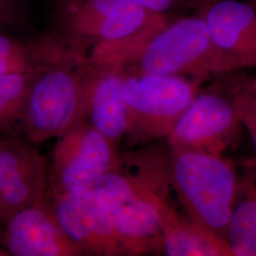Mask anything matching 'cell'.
<instances>
[{
  "mask_svg": "<svg viewBox=\"0 0 256 256\" xmlns=\"http://www.w3.org/2000/svg\"><path fill=\"white\" fill-rule=\"evenodd\" d=\"M34 74L0 75V130L22 126L24 108Z\"/></svg>",
  "mask_w": 256,
  "mask_h": 256,
  "instance_id": "17",
  "label": "cell"
},
{
  "mask_svg": "<svg viewBox=\"0 0 256 256\" xmlns=\"http://www.w3.org/2000/svg\"><path fill=\"white\" fill-rule=\"evenodd\" d=\"M130 146L167 138L204 81L196 78L122 70Z\"/></svg>",
  "mask_w": 256,
  "mask_h": 256,
  "instance_id": "5",
  "label": "cell"
},
{
  "mask_svg": "<svg viewBox=\"0 0 256 256\" xmlns=\"http://www.w3.org/2000/svg\"><path fill=\"white\" fill-rule=\"evenodd\" d=\"M122 82V70L96 68L86 62L82 80L84 120L116 149L128 131Z\"/></svg>",
  "mask_w": 256,
  "mask_h": 256,
  "instance_id": "13",
  "label": "cell"
},
{
  "mask_svg": "<svg viewBox=\"0 0 256 256\" xmlns=\"http://www.w3.org/2000/svg\"><path fill=\"white\" fill-rule=\"evenodd\" d=\"M168 172L185 216L225 240L238 188L234 164L224 156L170 150Z\"/></svg>",
  "mask_w": 256,
  "mask_h": 256,
  "instance_id": "4",
  "label": "cell"
},
{
  "mask_svg": "<svg viewBox=\"0 0 256 256\" xmlns=\"http://www.w3.org/2000/svg\"><path fill=\"white\" fill-rule=\"evenodd\" d=\"M232 86L239 119L247 129L256 151V77L232 79Z\"/></svg>",
  "mask_w": 256,
  "mask_h": 256,
  "instance_id": "18",
  "label": "cell"
},
{
  "mask_svg": "<svg viewBox=\"0 0 256 256\" xmlns=\"http://www.w3.org/2000/svg\"><path fill=\"white\" fill-rule=\"evenodd\" d=\"M46 176V160L34 147L0 142V232L12 216L45 198Z\"/></svg>",
  "mask_w": 256,
  "mask_h": 256,
  "instance_id": "10",
  "label": "cell"
},
{
  "mask_svg": "<svg viewBox=\"0 0 256 256\" xmlns=\"http://www.w3.org/2000/svg\"><path fill=\"white\" fill-rule=\"evenodd\" d=\"M156 210L166 256H232L224 239L180 214L170 200V194L156 198Z\"/></svg>",
  "mask_w": 256,
  "mask_h": 256,
  "instance_id": "14",
  "label": "cell"
},
{
  "mask_svg": "<svg viewBox=\"0 0 256 256\" xmlns=\"http://www.w3.org/2000/svg\"><path fill=\"white\" fill-rule=\"evenodd\" d=\"M140 154L135 160V173L124 174L117 168L104 174L92 187L126 256L162 252L155 196L171 186L168 160L158 152Z\"/></svg>",
  "mask_w": 256,
  "mask_h": 256,
  "instance_id": "2",
  "label": "cell"
},
{
  "mask_svg": "<svg viewBox=\"0 0 256 256\" xmlns=\"http://www.w3.org/2000/svg\"><path fill=\"white\" fill-rule=\"evenodd\" d=\"M225 240L234 256H256V158L238 172L236 192Z\"/></svg>",
  "mask_w": 256,
  "mask_h": 256,
  "instance_id": "15",
  "label": "cell"
},
{
  "mask_svg": "<svg viewBox=\"0 0 256 256\" xmlns=\"http://www.w3.org/2000/svg\"><path fill=\"white\" fill-rule=\"evenodd\" d=\"M60 43L54 37L28 42L0 32V75L36 72L54 54Z\"/></svg>",
  "mask_w": 256,
  "mask_h": 256,
  "instance_id": "16",
  "label": "cell"
},
{
  "mask_svg": "<svg viewBox=\"0 0 256 256\" xmlns=\"http://www.w3.org/2000/svg\"><path fill=\"white\" fill-rule=\"evenodd\" d=\"M64 45L34 74L21 128L28 140L41 144L61 137L84 120L82 80L86 56Z\"/></svg>",
  "mask_w": 256,
  "mask_h": 256,
  "instance_id": "3",
  "label": "cell"
},
{
  "mask_svg": "<svg viewBox=\"0 0 256 256\" xmlns=\"http://www.w3.org/2000/svg\"><path fill=\"white\" fill-rule=\"evenodd\" d=\"M52 206L66 234L84 256H126L108 212L92 189L54 192Z\"/></svg>",
  "mask_w": 256,
  "mask_h": 256,
  "instance_id": "9",
  "label": "cell"
},
{
  "mask_svg": "<svg viewBox=\"0 0 256 256\" xmlns=\"http://www.w3.org/2000/svg\"><path fill=\"white\" fill-rule=\"evenodd\" d=\"M138 6L155 14H167L168 12L178 7L184 0H130Z\"/></svg>",
  "mask_w": 256,
  "mask_h": 256,
  "instance_id": "20",
  "label": "cell"
},
{
  "mask_svg": "<svg viewBox=\"0 0 256 256\" xmlns=\"http://www.w3.org/2000/svg\"><path fill=\"white\" fill-rule=\"evenodd\" d=\"M212 41L232 72L256 68V7L242 0H216L200 12Z\"/></svg>",
  "mask_w": 256,
  "mask_h": 256,
  "instance_id": "12",
  "label": "cell"
},
{
  "mask_svg": "<svg viewBox=\"0 0 256 256\" xmlns=\"http://www.w3.org/2000/svg\"><path fill=\"white\" fill-rule=\"evenodd\" d=\"M0 242L10 256H84L66 234L45 198L12 216L1 230Z\"/></svg>",
  "mask_w": 256,
  "mask_h": 256,
  "instance_id": "11",
  "label": "cell"
},
{
  "mask_svg": "<svg viewBox=\"0 0 256 256\" xmlns=\"http://www.w3.org/2000/svg\"><path fill=\"white\" fill-rule=\"evenodd\" d=\"M241 126L232 80L216 82L200 90L167 140L170 150H192L224 156L238 138Z\"/></svg>",
  "mask_w": 256,
  "mask_h": 256,
  "instance_id": "7",
  "label": "cell"
},
{
  "mask_svg": "<svg viewBox=\"0 0 256 256\" xmlns=\"http://www.w3.org/2000/svg\"><path fill=\"white\" fill-rule=\"evenodd\" d=\"M57 10L66 40L90 48L88 64L122 70L170 21L130 0H75Z\"/></svg>",
  "mask_w": 256,
  "mask_h": 256,
  "instance_id": "1",
  "label": "cell"
},
{
  "mask_svg": "<svg viewBox=\"0 0 256 256\" xmlns=\"http://www.w3.org/2000/svg\"><path fill=\"white\" fill-rule=\"evenodd\" d=\"M52 1H54V3L56 9L58 10L60 9V8H62L64 5L70 3V2H74L75 0H52Z\"/></svg>",
  "mask_w": 256,
  "mask_h": 256,
  "instance_id": "21",
  "label": "cell"
},
{
  "mask_svg": "<svg viewBox=\"0 0 256 256\" xmlns=\"http://www.w3.org/2000/svg\"><path fill=\"white\" fill-rule=\"evenodd\" d=\"M212 1H216V0H198V7H202V6H204V5H206L210 2H212Z\"/></svg>",
  "mask_w": 256,
  "mask_h": 256,
  "instance_id": "23",
  "label": "cell"
},
{
  "mask_svg": "<svg viewBox=\"0 0 256 256\" xmlns=\"http://www.w3.org/2000/svg\"><path fill=\"white\" fill-rule=\"evenodd\" d=\"M122 70L178 75L202 81L232 74L214 45L200 12L169 21Z\"/></svg>",
  "mask_w": 256,
  "mask_h": 256,
  "instance_id": "6",
  "label": "cell"
},
{
  "mask_svg": "<svg viewBox=\"0 0 256 256\" xmlns=\"http://www.w3.org/2000/svg\"><path fill=\"white\" fill-rule=\"evenodd\" d=\"M10 256L9 252L6 250V248L3 247V245L0 242V256Z\"/></svg>",
  "mask_w": 256,
  "mask_h": 256,
  "instance_id": "22",
  "label": "cell"
},
{
  "mask_svg": "<svg viewBox=\"0 0 256 256\" xmlns=\"http://www.w3.org/2000/svg\"><path fill=\"white\" fill-rule=\"evenodd\" d=\"M1 140H0V142H1Z\"/></svg>",
  "mask_w": 256,
  "mask_h": 256,
  "instance_id": "24",
  "label": "cell"
},
{
  "mask_svg": "<svg viewBox=\"0 0 256 256\" xmlns=\"http://www.w3.org/2000/svg\"><path fill=\"white\" fill-rule=\"evenodd\" d=\"M27 22L24 0H0V28L26 25Z\"/></svg>",
  "mask_w": 256,
  "mask_h": 256,
  "instance_id": "19",
  "label": "cell"
},
{
  "mask_svg": "<svg viewBox=\"0 0 256 256\" xmlns=\"http://www.w3.org/2000/svg\"><path fill=\"white\" fill-rule=\"evenodd\" d=\"M117 149L86 120L58 138L52 152L54 192L92 189L102 176L119 167Z\"/></svg>",
  "mask_w": 256,
  "mask_h": 256,
  "instance_id": "8",
  "label": "cell"
}]
</instances>
